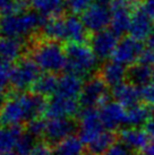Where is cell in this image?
<instances>
[{"label":"cell","instance_id":"9","mask_svg":"<svg viewBox=\"0 0 154 155\" xmlns=\"http://www.w3.org/2000/svg\"><path fill=\"white\" fill-rule=\"evenodd\" d=\"M111 17L112 14L110 7H105L99 4L91 5L89 8L81 14L82 21L91 33H96L110 27Z\"/></svg>","mask_w":154,"mask_h":155},{"label":"cell","instance_id":"26","mask_svg":"<svg viewBox=\"0 0 154 155\" xmlns=\"http://www.w3.org/2000/svg\"><path fill=\"white\" fill-rule=\"evenodd\" d=\"M119 142L118 139V133L111 131V130H104L101 133L93 142H91L87 146V151L92 155H103L105 152Z\"/></svg>","mask_w":154,"mask_h":155},{"label":"cell","instance_id":"12","mask_svg":"<svg viewBox=\"0 0 154 155\" xmlns=\"http://www.w3.org/2000/svg\"><path fill=\"white\" fill-rule=\"evenodd\" d=\"M76 128V122L72 118H51L47 121L43 136L49 144L57 145L61 140L72 136Z\"/></svg>","mask_w":154,"mask_h":155},{"label":"cell","instance_id":"19","mask_svg":"<svg viewBox=\"0 0 154 155\" xmlns=\"http://www.w3.org/2000/svg\"><path fill=\"white\" fill-rule=\"evenodd\" d=\"M111 95L112 99L121 103L125 108H129L134 104L139 103L142 100L141 87L136 86L127 81L112 87Z\"/></svg>","mask_w":154,"mask_h":155},{"label":"cell","instance_id":"23","mask_svg":"<svg viewBox=\"0 0 154 155\" xmlns=\"http://www.w3.org/2000/svg\"><path fill=\"white\" fill-rule=\"evenodd\" d=\"M23 134L21 126H0V155L13 153Z\"/></svg>","mask_w":154,"mask_h":155},{"label":"cell","instance_id":"11","mask_svg":"<svg viewBox=\"0 0 154 155\" xmlns=\"http://www.w3.org/2000/svg\"><path fill=\"white\" fill-rule=\"evenodd\" d=\"M153 28L154 21L146 12L145 7L142 2L132 12V19H130L128 34L138 41L146 42Z\"/></svg>","mask_w":154,"mask_h":155},{"label":"cell","instance_id":"37","mask_svg":"<svg viewBox=\"0 0 154 155\" xmlns=\"http://www.w3.org/2000/svg\"><path fill=\"white\" fill-rule=\"evenodd\" d=\"M143 5L145 7L146 12L149 13L152 19L154 21V0H144L143 1Z\"/></svg>","mask_w":154,"mask_h":155},{"label":"cell","instance_id":"6","mask_svg":"<svg viewBox=\"0 0 154 155\" xmlns=\"http://www.w3.org/2000/svg\"><path fill=\"white\" fill-rule=\"evenodd\" d=\"M41 69L28 54L23 56L16 61L12 69L10 85L18 92H26L32 90L33 85L41 76Z\"/></svg>","mask_w":154,"mask_h":155},{"label":"cell","instance_id":"16","mask_svg":"<svg viewBox=\"0 0 154 155\" xmlns=\"http://www.w3.org/2000/svg\"><path fill=\"white\" fill-rule=\"evenodd\" d=\"M65 32H66V42L75 43H90L92 33L86 28L85 24L78 15L67 13L65 15Z\"/></svg>","mask_w":154,"mask_h":155},{"label":"cell","instance_id":"33","mask_svg":"<svg viewBox=\"0 0 154 155\" xmlns=\"http://www.w3.org/2000/svg\"><path fill=\"white\" fill-rule=\"evenodd\" d=\"M142 92V100L143 102L147 103L149 105L154 108V84L150 83L146 86L141 87Z\"/></svg>","mask_w":154,"mask_h":155},{"label":"cell","instance_id":"4","mask_svg":"<svg viewBox=\"0 0 154 155\" xmlns=\"http://www.w3.org/2000/svg\"><path fill=\"white\" fill-rule=\"evenodd\" d=\"M66 52V73L89 78L98 71L99 59L89 43H65Z\"/></svg>","mask_w":154,"mask_h":155},{"label":"cell","instance_id":"41","mask_svg":"<svg viewBox=\"0 0 154 155\" xmlns=\"http://www.w3.org/2000/svg\"><path fill=\"white\" fill-rule=\"evenodd\" d=\"M95 4L102 5V6H105V7H110L111 4L113 2V0H94Z\"/></svg>","mask_w":154,"mask_h":155},{"label":"cell","instance_id":"35","mask_svg":"<svg viewBox=\"0 0 154 155\" xmlns=\"http://www.w3.org/2000/svg\"><path fill=\"white\" fill-rule=\"evenodd\" d=\"M30 155H55V152L48 144L40 143V144L35 145Z\"/></svg>","mask_w":154,"mask_h":155},{"label":"cell","instance_id":"42","mask_svg":"<svg viewBox=\"0 0 154 155\" xmlns=\"http://www.w3.org/2000/svg\"><path fill=\"white\" fill-rule=\"evenodd\" d=\"M10 2H12V0H0V13H1Z\"/></svg>","mask_w":154,"mask_h":155},{"label":"cell","instance_id":"8","mask_svg":"<svg viewBox=\"0 0 154 155\" xmlns=\"http://www.w3.org/2000/svg\"><path fill=\"white\" fill-rule=\"evenodd\" d=\"M145 49L144 42L132 38L129 34L120 38L111 56V60L122 65H132L138 60L143 50Z\"/></svg>","mask_w":154,"mask_h":155},{"label":"cell","instance_id":"40","mask_svg":"<svg viewBox=\"0 0 154 155\" xmlns=\"http://www.w3.org/2000/svg\"><path fill=\"white\" fill-rule=\"evenodd\" d=\"M146 47H149V48H152V49H154V28L153 31L151 32V34L150 36L147 38V40H146Z\"/></svg>","mask_w":154,"mask_h":155},{"label":"cell","instance_id":"2","mask_svg":"<svg viewBox=\"0 0 154 155\" xmlns=\"http://www.w3.org/2000/svg\"><path fill=\"white\" fill-rule=\"evenodd\" d=\"M44 73L57 74L66 68L65 44L58 40L44 38L40 32L27 42V53Z\"/></svg>","mask_w":154,"mask_h":155},{"label":"cell","instance_id":"1","mask_svg":"<svg viewBox=\"0 0 154 155\" xmlns=\"http://www.w3.org/2000/svg\"><path fill=\"white\" fill-rule=\"evenodd\" d=\"M47 102L44 96L34 92H18L0 108V126H21L30 122L45 112Z\"/></svg>","mask_w":154,"mask_h":155},{"label":"cell","instance_id":"31","mask_svg":"<svg viewBox=\"0 0 154 155\" xmlns=\"http://www.w3.org/2000/svg\"><path fill=\"white\" fill-rule=\"evenodd\" d=\"M45 126H47V121L43 120L42 118H36L34 120L27 122V133L33 135L34 137L43 136L45 131Z\"/></svg>","mask_w":154,"mask_h":155},{"label":"cell","instance_id":"15","mask_svg":"<svg viewBox=\"0 0 154 155\" xmlns=\"http://www.w3.org/2000/svg\"><path fill=\"white\" fill-rule=\"evenodd\" d=\"M100 117L104 128L107 130L117 131L119 130L121 125L126 124V113L127 110L119 102L109 101L100 108Z\"/></svg>","mask_w":154,"mask_h":155},{"label":"cell","instance_id":"17","mask_svg":"<svg viewBox=\"0 0 154 155\" xmlns=\"http://www.w3.org/2000/svg\"><path fill=\"white\" fill-rule=\"evenodd\" d=\"M118 139L121 144L133 152H143L150 142V135L145 130L135 126H128L127 128L118 130Z\"/></svg>","mask_w":154,"mask_h":155},{"label":"cell","instance_id":"38","mask_svg":"<svg viewBox=\"0 0 154 155\" xmlns=\"http://www.w3.org/2000/svg\"><path fill=\"white\" fill-rule=\"evenodd\" d=\"M143 153L145 155H154V138L153 140H150L146 147L143 150Z\"/></svg>","mask_w":154,"mask_h":155},{"label":"cell","instance_id":"43","mask_svg":"<svg viewBox=\"0 0 154 155\" xmlns=\"http://www.w3.org/2000/svg\"><path fill=\"white\" fill-rule=\"evenodd\" d=\"M151 83H153V84H154V70H153V76H152V82H151Z\"/></svg>","mask_w":154,"mask_h":155},{"label":"cell","instance_id":"27","mask_svg":"<svg viewBox=\"0 0 154 155\" xmlns=\"http://www.w3.org/2000/svg\"><path fill=\"white\" fill-rule=\"evenodd\" d=\"M58 79L56 74L44 73L38 78V81L32 87V92H34L42 96H52L55 95L58 86Z\"/></svg>","mask_w":154,"mask_h":155},{"label":"cell","instance_id":"3","mask_svg":"<svg viewBox=\"0 0 154 155\" xmlns=\"http://www.w3.org/2000/svg\"><path fill=\"white\" fill-rule=\"evenodd\" d=\"M48 17L32 8L24 14L0 15V35L28 41L38 33Z\"/></svg>","mask_w":154,"mask_h":155},{"label":"cell","instance_id":"24","mask_svg":"<svg viewBox=\"0 0 154 155\" xmlns=\"http://www.w3.org/2000/svg\"><path fill=\"white\" fill-rule=\"evenodd\" d=\"M32 8L47 17L61 16L68 13L66 0H31Z\"/></svg>","mask_w":154,"mask_h":155},{"label":"cell","instance_id":"29","mask_svg":"<svg viewBox=\"0 0 154 155\" xmlns=\"http://www.w3.org/2000/svg\"><path fill=\"white\" fill-rule=\"evenodd\" d=\"M35 137L30 133H24L19 138L17 145L15 147L14 153L16 155H30L35 147Z\"/></svg>","mask_w":154,"mask_h":155},{"label":"cell","instance_id":"34","mask_svg":"<svg viewBox=\"0 0 154 155\" xmlns=\"http://www.w3.org/2000/svg\"><path fill=\"white\" fill-rule=\"evenodd\" d=\"M138 62H142V64H145V65L152 66L154 67V49L152 48L146 47L143 52L141 53V56L138 58Z\"/></svg>","mask_w":154,"mask_h":155},{"label":"cell","instance_id":"28","mask_svg":"<svg viewBox=\"0 0 154 155\" xmlns=\"http://www.w3.org/2000/svg\"><path fill=\"white\" fill-rule=\"evenodd\" d=\"M84 145L81 138L72 135L58 143L53 152L55 155H83Z\"/></svg>","mask_w":154,"mask_h":155},{"label":"cell","instance_id":"44","mask_svg":"<svg viewBox=\"0 0 154 155\" xmlns=\"http://www.w3.org/2000/svg\"><path fill=\"white\" fill-rule=\"evenodd\" d=\"M4 155H16V154H15V153L13 152V153H8V154H4Z\"/></svg>","mask_w":154,"mask_h":155},{"label":"cell","instance_id":"10","mask_svg":"<svg viewBox=\"0 0 154 155\" xmlns=\"http://www.w3.org/2000/svg\"><path fill=\"white\" fill-rule=\"evenodd\" d=\"M119 40L111 28H107L96 33H92L89 44L93 49L99 60L105 61L111 58Z\"/></svg>","mask_w":154,"mask_h":155},{"label":"cell","instance_id":"32","mask_svg":"<svg viewBox=\"0 0 154 155\" xmlns=\"http://www.w3.org/2000/svg\"><path fill=\"white\" fill-rule=\"evenodd\" d=\"M103 155H135V152L129 150L128 147H126L124 144L118 142L116 143L112 147H110Z\"/></svg>","mask_w":154,"mask_h":155},{"label":"cell","instance_id":"22","mask_svg":"<svg viewBox=\"0 0 154 155\" xmlns=\"http://www.w3.org/2000/svg\"><path fill=\"white\" fill-rule=\"evenodd\" d=\"M154 67L142 62H134L132 65H128L126 70V81L132 83L138 87L146 86L147 84L152 82Z\"/></svg>","mask_w":154,"mask_h":155},{"label":"cell","instance_id":"21","mask_svg":"<svg viewBox=\"0 0 154 155\" xmlns=\"http://www.w3.org/2000/svg\"><path fill=\"white\" fill-rule=\"evenodd\" d=\"M126 70L127 68L122 64L116 62L113 60L103 61L98 73L107 83L109 87H115L119 85L120 83L126 81Z\"/></svg>","mask_w":154,"mask_h":155},{"label":"cell","instance_id":"36","mask_svg":"<svg viewBox=\"0 0 154 155\" xmlns=\"http://www.w3.org/2000/svg\"><path fill=\"white\" fill-rule=\"evenodd\" d=\"M143 129L150 135V137L154 138V113L144 122Z\"/></svg>","mask_w":154,"mask_h":155},{"label":"cell","instance_id":"13","mask_svg":"<svg viewBox=\"0 0 154 155\" xmlns=\"http://www.w3.org/2000/svg\"><path fill=\"white\" fill-rule=\"evenodd\" d=\"M81 108L79 101L77 99H67L58 95L50 96L47 102L44 114L47 118H73L76 116Z\"/></svg>","mask_w":154,"mask_h":155},{"label":"cell","instance_id":"20","mask_svg":"<svg viewBox=\"0 0 154 155\" xmlns=\"http://www.w3.org/2000/svg\"><path fill=\"white\" fill-rule=\"evenodd\" d=\"M83 78L70 73H66L60 76L58 79V86L55 95L67 97V99H77L79 97L83 88Z\"/></svg>","mask_w":154,"mask_h":155},{"label":"cell","instance_id":"7","mask_svg":"<svg viewBox=\"0 0 154 155\" xmlns=\"http://www.w3.org/2000/svg\"><path fill=\"white\" fill-rule=\"evenodd\" d=\"M100 111L96 108H86L79 114V138L85 145L93 142L101 133L104 131Z\"/></svg>","mask_w":154,"mask_h":155},{"label":"cell","instance_id":"5","mask_svg":"<svg viewBox=\"0 0 154 155\" xmlns=\"http://www.w3.org/2000/svg\"><path fill=\"white\" fill-rule=\"evenodd\" d=\"M109 86L103 81L100 74L96 71L87 78L82 88L81 95L78 97L79 104L83 109L86 108H98L102 107L109 102L112 97L111 93H109Z\"/></svg>","mask_w":154,"mask_h":155},{"label":"cell","instance_id":"30","mask_svg":"<svg viewBox=\"0 0 154 155\" xmlns=\"http://www.w3.org/2000/svg\"><path fill=\"white\" fill-rule=\"evenodd\" d=\"M94 0H66L68 13L81 15L85 9H87L92 5Z\"/></svg>","mask_w":154,"mask_h":155},{"label":"cell","instance_id":"39","mask_svg":"<svg viewBox=\"0 0 154 155\" xmlns=\"http://www.w3.org/2000/svg\"><path fill=\"white\" fill-rule=\"evenodd\" d=\"M121 1H122V2H125V4L128 6V7H130V8L134 10V9L136 8L139 4H142L144 0H121Z\"/></svg>","mask_w":154,"mask_h":155},{"label":"cell","instance_id":"25","mask_svg":"<svg viewBox=\"0 0 154 155\" xmlns=\"http://www.w3.org/2000/svg\"><path fill=\"white\" fill-rule=\"evenodd\" d=\"M126 125L128 126H143L149 118L154 113V108L145 102H139L126 108Z\"/></svg>","mask_w":154,"mask_h":155},{"label":"cell","instance_id":"14","mask_svg":"<svg viewBox=\"0 0 154 155\" xmlns=\"http://www.w3.org/2000/svg\"><path fill=\"white\" fill-rule=\"evenodd\" d=\"M110 10L112 14L110 28L120 39L126 35L127 32H129L133 9L121 0H113V2L110 6Z\"/></svg>","mask_w":154,"mask_h":155},{"label":"cell","instance_id":"45","mask_svg":"<svg viewBox=\"0 0 154 155\" xmlns=\"http://www.w3.org/2000/svg\"><path fill=\"white\" fill-rule=\"evenodd\" d=\"M87 155H92V154H90V153H89V154H87Z\"/></svg>","mask_w":154,"mask_h":155},{"label":"cell","instance_id":"18","mask_svg":"<svg viewBox=\"0 0 154 155\" xmlns=\"http://www.w3.org/2000/svg\"><path fill=\"white\" fill-rule=\"evenodd\" d=\"M27 42L0 35V62L13 64L19 60L27 53Z\"/></svg>","mask_w":154,"mask_h":155}]
</instances>
